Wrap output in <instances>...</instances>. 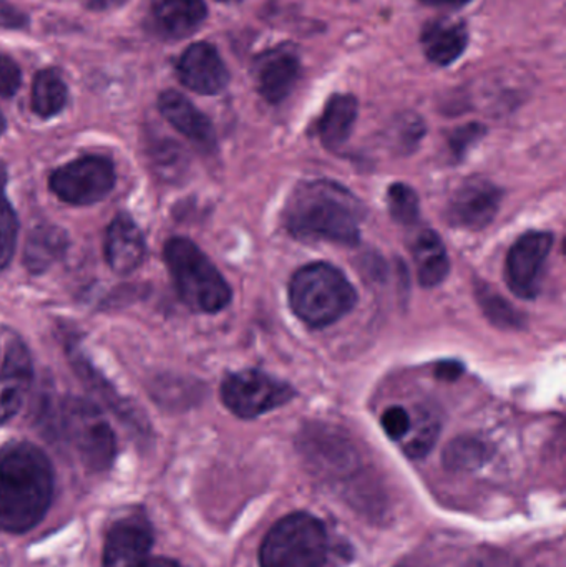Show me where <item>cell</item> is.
<instances>
[{
    "mask_svg": "<svg viewBox=\"0 0 566 567\" xmlns=\"http://www.w3.org/2000/svg\"><path fill=\"white\" fill-rule=\"evenodd\" d=\"M361 199L331 179L302 182L285 208V225L298 241L352 246L361 238Z\"/></svg>",
    "mask_w": 566,
    "mask_h": 567,
    "instance_id": "1",
    "label": "cell"
},
{
    "mask_svg": "<svg viewBox=\"0 0 566 567\" xmlns=\"http://www.w3.org/2000/svg\"><path fill=\"white\" fill-rule=\"evenodd\" d=\"M53 470L42 450L12 442L0 450V532H30L50 508Z\"/></svg>",
    "mask_w": 566,
    "mask_h": 567,
    "instance_id": "2",
    "label": "cell"
},
{
    "mask_svg": "<svg viewBox=\"0 0 566 567\" xmlns=\"http://www.w3.org/2000/svg\"><path fill=\"white\" fill-rule=\"evenodd\" d=\"M358 302L354 287L328 262H312L299 269L289 282L292 312L312 329L332 326Z\"/></svg>",
    "mask_w": 566,
    "mask_h": 567,
    "instance_id": "3",
    "label": "cell"
},
{
    "mask_svg": "<svg viewBox=\"0 0 566 567\" xmlns=\"http://www.w3.org/2000/svg\"><path fill=\"white\" fill-rule=\"evenodd\" d=\"M165 262L183 302L195 312L216 313L231 302V287L208 256L186 238L165 246Z\"/></svg>",
    "mask_w": 566,
    "mask_h": 567,
    "instance_id": "4",
    "label": "cell"
},
{
    "mask_svg": "<svg viewBox=\"0 0 566 567\" xmlns=\"http://www.w3.org/2000/svg\"><path fill=\"white\" fill-rule=\"evenodd\" d=\"M328 535L308 513L286 516L272 526L259 551L261 567H326Z\"/></svg>",
    "mask_w": 566,
    "mask_h": 567,
    "instance_id": "5",
    "label": "cell"
},
{
    "mask_svg": "<svg viewBox=\"0 0 566 567\" xmlns=\"http://www.w3.org/2000/svg\"><path fill=\"white\" fill-rule=\"evenodd\" d=\"M60 430L83 466L103 472L116 455V439L102 410L82 399L63 402Z\"/></svg>",
    "mask_w": 566,
    "mask_h": 567,
    "instance_id": "6",
    "label": "cell"
},
{
    "mask_svg": "<svg viewBox=\"0 0 566 567\" xmlns=\"http://www.w3.org/2000/svg\"><path fill=\"white\" fill-rule=\"evenodd\" d=\"M295 395L289 383L259 370L233 373L222 385L223 403L239 419L265 415L291 402Z\"/></svg>",
    "mask_w": 566,
    "mask_h": 567,
    "instance_id": "7",
    "label": "cell"
},
{
    "mask_svg": "<svg viewBox=\"0 0 566 567\" xmlns=\"http://www.w3.org/2000/svg\"><path fill=\"white\" fill-rule=\"evenodd\" d=\"M115 186V168L105 156H83L50 176V189L56 198L73 206L102 202Z\"/></svg>",
    "mask_w": 566,
    "mask_h": 567,
    "instance_id": "8",
    "label": "cell"
},
{
    "mask_svg": "<svg viewBox=\"0 0 566 567\" xmlns=\"http://www.w3.org/2000/svg\"><path fill=\"white\" fill-rule=\"evenodd\" d=\"M554 243L555 236L552 233L531 231L521 236L512 246L505 265V279L515 296L528 300L538 296Z\"/></svg>",
    "mask_w": 566,
    "mask_h": 567,
    "instance_id": "9",
    "label": "cell"
},
{
    "mask_svg": "<svg viewBox=\"0 0 566 567\" xmlns=\"http://www.w3.org/2000/svg\"><path fill=\"white\" fill-rule=\"evenodd\" d=\"M502 192L487 179L471 178L452 196L447 221L454 228L482 231L487 228L501 208Z\"/></svg>",
    "mask_w": 566,
    "mask_h": 567,
    "instance_id": "10",
    "label": "cell"
},
{
    "mask_svg": "<svg viewBox=\"0 0 566 567\" xmlns=\"http://www.w3.org/2000/svg\"><path fill=\"white\" fill-rule=\"evenodd\" d=\"M176 73L186 89L202 95L222 93L229 83V72L218 50L206 42L193 43L183 52Z\"/></svg>",
    "mask_w": 566,
    "mask_h": 567,
    "instance_id": "11",
    "label": "cell"
},
{
    "mask_svg": "<svg viewBox=\"0 0 566 567\" xmlns=\"http://www.w3.org/2000/svg\"><path fill=\"white\" fill-rule=\"evenodd\" d=\"M153 536L142 516L120 519L106 536L103 567H142L148 561Z\"/></svg>",
    "mask_w": 566,
    "mask_h": 567,
    "instance_id": "12",
    "label": "cell"
},
{
    "mask_svg": "<svg viewBox=\"0 0 566 567\" xmlns=\"http://www.w3.org/2000/svg\"><path fill=\"white\" fill-rule=\"evenodd\" d=\"M208 16L205 0H150L148 29L162 40L193 35Z\"/></svg>",
    "mask_w": 566,
    "mask_h": 567,
    "instance_id": "13",
    "label": "cell"
},
{
    "mask_svg": "<svg viewBox=\"0 0 566 567\" xmlns=\"http://www.w3.org/2000/svg\"><path fill=\"white\" fill-rule=\"evenodd\" d=\"M301 60L289 47L269 50L255 62V76L259 93L266 102L278 105L288 99L298 83Z\"/></svg>",
    "mask_w": 566,
    "mask_h": 567,
    "instance_id": "14",
    "label": "cell"
},
{
    "mask_svg": "<svg viewBox=\"0 0 566 567\" xmlns=\"http://www.w3.org/2000/svg\"><path fill=\"white\" fill-rule=\"evenodd\" d=\"M145 238L138 226L126 215L113 219L106 231L105 256L113 272L128 276L145 261Z\"/></svg>",
    "mask_w": 566,
    "mask_h": 567,
    "instance_id": "15",
    "label": "cell"
},
{
    "mask_svg": "<svg viewBox=\"0 0 566 567\" xmlns=\"http://www.w3.org/2000/svg\"><path fill=\"white\" fill-rule=\"evenodd\" d=\"M158 109L166 122L195 145L205 150L215 148L216 133L212 122L185 95L166 90L159 95Z\"/></svg>",
    "mask_w": 566,
    "mask_h": 567,
    "instance_id": "16",
    "label": "cell"
},
{
    "mask_svg": "<svg viewBox=\"0 0 566 567\" xmlns=\"http://www.w3.org/2000/svg\"><path fill=\"white\" fill-rule=\"evenodd\" d=\"M32 382V362L29 352L20 342L10 343L6 362L0 372V423L12 419L29 393Z\"/></svg>",
    "mask_w": 566,
    "mask_h": 567,
    "instance_id": "17",
    "label": "cell"
},
{
    "mask_svg": "<svg viewBox=\"0 0 566 567\" xmlns=\"http://www.w3.org/2000/svg\"><path fill=\"white\" fill-rule=\"evenodd\" d=\"M421 45L425 56L435 65H452L467 49V27L461 20H432L422 29Z\"/></svg>",
    "mask_w": 566,
    "mask_h": 567,
    "instance_id": "18",
    "label": "cell"
},
{
    "mask_svg": "<svg viewBox=\"0 0 566 567\" xmlns=\"http://www.w3.org/2000/svg\"><path fill=\"white\" fill-rule=\"evenodd\" d=\"M358 113L359 105L356 96L338 93L329 99L316 128L325 148L336 152L346 145L354 130Z\"/></svg>",
    "mask_w": 566,
    "mask_h": 567,
    "instance_id": "19",
    "label": "cell"
},
{
    "mask_svg": "<svg viewBox=\"0 0 566 567\" xmlns=\"http://www.w3.org/2000/svg\"><path fill=\"white\" fill-rule=\"evenodd\" d=\"M69 248V238L63 229L52 225H40L27 238L23 265L33 275L45 272L59 261Z\"/></svg>",
    "mask_w": 566,
    "mask_h": 567,
    "instance_id": "20",
    "label": "cell"
},
{
    "mask_svg": "<svg viewBox=\"0 0 566 567\" xmlns=\"http://www.w3.org/2000/svg\"><path fill=\"white\" fill-rule=\"evenodd\" d=\"M414 265L419 282L435 287L445 281L451 271L447 249L438 233L424 231L414 245Z\"/></svg>",
    "mask_w": 566,
    "mask_h": 567,
    "instance_id": "21",
    "label": "cell"
},
{
    "mask_svg": "<svg viewBox=\"0 0 566 567\" xmlns=\"http://www.w3.org/2000/svg\"><path fill=\"white\" fill-rule=\"evenodd\" d=\"M66 95H69V90L59 73L53 70H40L33 79L30 105L37 115L50 118V116L62 112L66 103Z\"/></svg>",
    "mask_w": 566,
    "mask_h": 567,
    "instance_id": "22",
    "label": "cell"
},
{
    "mask_svg": "<svg viewBox=\"0 0 566 567\" xmlns=\"http://www.w3.org/2000/svg\"><path fill=\"white\" fill-rule=\"evenodd\" d=\"M7 173L3 163H0V271L12 261L13 251H16L17 233H19V223H17L16 212L10 206L6 195Z\"/></svg>",
    "mask_w": 566,
    "mask_h": 567,
    "instance_id": "23",
    "label": "cell"
},
{
    "mask_svg": "<svg viewBox=\"0 0 566 567\" xmlns=\"http://www.w3.org/2000/svg\"><path fill=\"white\" fill-rule=\"evenodd\" d=\"M441 425L432 413H419L418 419L412 420L411 430L405 436V453L411 458H424L432 446L438 442Z\"/></svg>",
    "mask_w": 566,
    "mask_h": 567,
    "instance_id": "24",
    "label": "cell"
},
{
    "mask_svg": "<svg viewBox=\"0 0 566 567\" xmlns=\"http://www.w3.org/2000/svg\"><path fill=\"white\" fill-rule=\"evenodd\" d=\"M477 299L484 309L485 316L505 329H521L524 326V317L512 307L504 297L498 296L487 284H478Z\"/></svg>",
    "mask_w": 566,
    "mask_h": 567,
    "instance_id": "25",
    "label": "cell"
},
{
    "mask_svg": "<svg viewBox=\"0 0 566 567\" xmlns=\"http://www.w3.org/2000/svg\"><path fill=\"white\" fill-rule=\"evenodd\" d=\"M389 213L395 221L404 226L414 225L419 221V198L411 186L404 183H395L388 192Z\"/></svg>",
    "mask_w": 566,
    "mask_h": 567,
    "instance_id": "26",
    "label": "cell"
},
{
    "mask_svg": "<svg viewBox=\"0 0 566 567\" xmlns=\"http://www.w3.org/2000/svg\"><path fill=\"white\" fill-rule=\"evenodd\" d=\"M485 460V446L477 440H455L445 452V465L457 470H474Z\"/></svg>",
    "mask_w": 566,
    "mask_h": 567,
    "instance_id": "27",
    "label": "cell"
},
{
    "mask_svg": "<svg viewBox=\"0 0 566 567\" xmlns=\"http://www.w3.org/2000/svg\"><path fill=\"white\" fill-rule=\"evenodd\" d=\"M382 429L388 433L389 439L404 440L408 436L409 430L412 426V416L409 415L408 410L404 406H389L384 413H382Z\"/></svg>",
    "mask_w": 566,
    "mask_h": 567,
    "instance_id": "28",
    "label": "cell"
},
{
    "mask_svg": "<svg viewBox=\"0 0 566 567\" xmlns=\"http://www.w3.org/2000/svg\"><path fill=\"white\" fill-rule=\"evenodd\" d=\"M20 83H22V73L19 65L6 53H0V95H16Z\"/></svg>",
    "mask_w": 566,
    "mask_h": 567,
    "instance_id": "29",
    "label": "cell"
},
{
    "mask_svg": "<svg viewBox=\"0 0 566 567\" xmlns=\"http://www.w3.org/2000/svg\"><path fill=\"white\" fill-rule=\"evenodd\" d=\"M485 135V128L478 123H469L467 126L455 130L451 136V146L455 155L462 156L474 143H477Z\"/></svg>",
    "mask_w": 566,
    "mask_h": 567,
    "instance_id": "30",
    "label": "cell"
},
{
    "mask_svg": "<svg viewBox=\"0 0 566 567\" xmlns=\"http://www.w3.org/2000/svg\"><path fill=\"white\" fill-rule=\"evenodd\" d=\"M27 23H29V17L22 10L10 6L6 0H0V27H3V29H23Z\"/></svg>",
    "mask_w": 566,
    "mask_h": 567,
    "instance_id": "31",
    "label": "cell"
},
{
    "mask_svg": "<svg viewBox=\"0 0 566 567\" xmlns=\"http://www.w3.org/2000/svg\"><path fill=\"white\" fill-rule=\"evenodd\" d=\"M462 373V365L459 362H444L438 367V377L442 380H451L459 379Z\"/></svg>",
    "mask_w": 566,
    "mask_h": 567,
    "instance_id": "32",
    "label": "cell"
},
{
    "mask_svg": "<svg viewBox=\"0 0 566 567\" xmlns=\"http://www.w3.org/2000/svg\"><path fill=\"white\" fill-rule=\"evenodd\" d=\"M471 567H508L507 561L501 555H484L475 559Z\"/></svg>",
    "mask_w": 566,
    "mask_h": 567,
    "instance_id": "33",
    "label": "cell"
},
{
    "mask_svg": "<svg viewBox=\"0 0 566 567\" xmlns=\"http://www.w3.org/2000/svg\"><path fill=\"white\" fill-rule=\"evenodd\" d=\"M126 0H90L89 7L93 10H112L119 9Z\"/></svg>",
    "mask_w": 566,
    "mask_h": 567,
    "instance_id": "34",
    "label": "cell"
},
{
    "mask_svg": "<svg viewBox=\"0 0 566 567\" xmlns=\"http://www.w3.org/2000/svg\"><path fill=\"white\" fill-rule=\"evenodd\" d=\"M421 2L429 3V6L439 7H462L467 6L472 0H421Z\"/></svg>",
    "mask_w": 566,
    "mask_h": 567,
    "instance_id": "35",
    "label": "cell"
},
{
    "mask_svg": "<svg viewBox=\"0 0 566 567\" xmlns=\"http://www.w3.org/2000/svg\"><path fill=\"white\" fill-rule=\"evenodd\" d=\"M142 567H179L176 565L175 561H172V559H165V558H156V559H148V561L145 563Z\"/></svg>",
    "mask_w": 566,
    "mask_h": 567,
    "instance_id": "36",
    "label": "cell"
},
{
    "mask_svg": "<svg viewBox=\"0 0 566 567\" xmlns=\"http://www.w3.org/2000/svg\"><path fill=\"white\" fill-rule=\"evenodd\" d=\"M6 132V118H3L2 112H0V136Z\"/></svg>",
    "mask_w": 566,
    "mask_h": 567,
    "instance_id": "37",
    "label": "cell"
},
{
    "mask_svg": "<svg viewBox=\"0 0 566 567\" xmlns=\"http://www.w3.org/2000/svg\"><path fill=\"white\" fill-rule=\"evenodd\" d=\"M218 2H241V0H218Z\"/></svg>",
    "mask_w": 566,
    "mask_h": 567,
    "instance_id": "38",
    "label": "cell"
}]
</instances>
